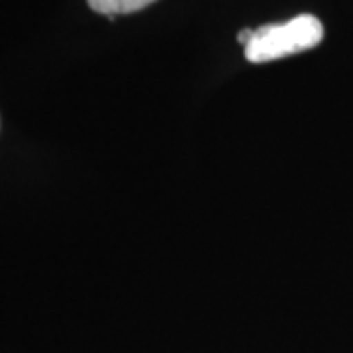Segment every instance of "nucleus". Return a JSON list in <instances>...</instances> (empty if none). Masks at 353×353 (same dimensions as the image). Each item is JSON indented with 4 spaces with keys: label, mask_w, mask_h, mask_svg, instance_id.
<instances>
[{
    "label": "nucleus",
    "mask_w": 353,
    "mask_h": 353,
    "mask_svg": "<svg viewBox=\"0 0 353 353\" xmlns=\"http://www.w3.org/2000/svg\"><path fill=\"white\" fill-rule=\"evenodd\" d=\"M252 36H253L252 28H245V30H241L240 34H238V41H240L243 48H245V46L250 43V39H252Z\"/></svg>",
    "instance_id": "nucleus-3"
},
{
    "label": "nucleus",
    "mask_w": 353,
    "mask_h": 353,
    "mask_svg": "<svg viewBox=\"0 0 353 353\" xmlns=\"http://www.w3.org/2000/svg\"><path fill=\"white\" fill-rule=\"evenodd\" d=\"M324 38V26L312 14L294 16L283 24H265L253 30L250 43L243 48L250 63H267L316 48Z\"/></svg>",
    "instance_id": "nucleus-1"
},
{
    "label": "nucleus",
    "mask_w": 353,
    "mask_h": 353,
    "mask_svg": "<svg viewBox=\"0 0 353 353\" xmlns=\"http://www.w3.org/2000/svg\"><path fill=\"white\" fill-rule=\"evenodd\" d=\"M87 2L94 12L114 18L118 14L138 12L141 8L153 4L155 0H87Z\"/></svg>",
    "instance_id": "nucleus-2"
}]
</instances>
